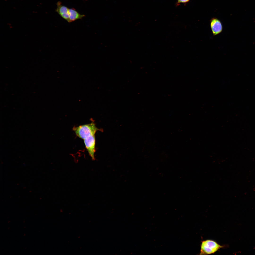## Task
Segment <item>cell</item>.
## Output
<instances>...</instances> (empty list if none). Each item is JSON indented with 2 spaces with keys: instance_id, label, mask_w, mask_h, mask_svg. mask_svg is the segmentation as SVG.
<instances>
[{
  "instance_id": "1",
  "label": "cell",
  "mask_w": 255,
  "mask_h": 255,
  "mask_svg": "<svg viewBox=\"0 0 255 255\" xmlns=\"http://www.w3.org/2000/svg\"><path fill=\"white\" fill-rule=\"evenodd\" d=\"M72 130L77 136L83 140L91 136L95 135L97 131L100 130L93 122L73 127Z\"/></svg>"
},
{
  "instance_id": "5",
  "label": "cell",
  "mask_w": 255,
  "mask_h": 255,
  "mask_svg": "<svg viewBox=\"0 0 255 255\" xmlns=\"http://www.w3.org/2000/svg\"><path fill=\"white\" fill-rule=\"evenodd\" d=\"M57 6L56 11L61 17L69 22V8L62 5L61 2L59 1L57 3Z\"/></svg>"
},
{
  "instance_id": "2",
  "label": "cell",
  "mask_w": 255,
  "mask_h": 255,
  "mask_svg": "<svg viewBox=\"0 0 255 255\" xmlns=\"http://www.w3.org/2000/svg\"><path fill=\"white\" fill-rule=\"evenodd\" d=\"M223 247V246L219 245L212 240H204L201 242L200 255H206L213 254Z\"/></svg>"
},
{
  "instance_id": "4",
  "label": "cell",
  "mask_w": 255,
  "mask_h": 255,
  "mask_svg": "<svg viewBox=\"0 0 255 255\" xmlns=\"http://www.w3.org/2000/svg\"><path fill=\"white\" fill-rule=\"evenodd\" d=\"M210 27L214 36L221 33L223 30V26L221 21L216 18H212L210 21Z\"/></svg>"
},
{
  "instance_id": "7",
  "label": "cell",
  "mask_w": 255,
  "mask_h": 255,
  "mask_svg": "<svg viewBox=\"0 0 255 255\" xmlns=\"http://www.w3.org/2000/svg\"><path fill=\"white\" fill-rule=\"evenodd\" d=\"M189 0H178V3H184L188 2Z\"/></svg>"
},
{
  "instance_id": "6",
  "label": "cell",
  "mask_w": 255,
  "mask_h": 255,
  "mask_svg": "<svg viewBox=\"0 0 255 255\" xmlns=\"http://www.w3.org/2000/svg\"><path fill=\"white\" fill-rule=\"evenodd\" d=\"M68 12L69 22H72L78 19H81L85 16L84 15L80 14L73 8L69 9Z\"/></svg>"
},
{
  "instance_id": "3",
  "label": "cell",
  "mask_w": 255,
  "mask_h": 255,
  "mask_svg": "<svg viewBox=\"0 0 255 255\" xmlns=\"http://www.w3.org/2000/svg\"><path fill=\"white\" fill-rule=\"evenodd\" d=\"M84 142L89 155L93 160H95V135H91L83 140Z\"/></svg>"
}]
</instances>
